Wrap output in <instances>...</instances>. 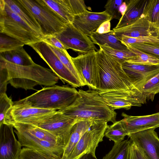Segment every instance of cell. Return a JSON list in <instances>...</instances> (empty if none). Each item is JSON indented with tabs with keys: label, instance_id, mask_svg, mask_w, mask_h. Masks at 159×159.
Returning <instances> with one entry per match:
<instances>
[{
	"label": "cell",
	"instance_id": "d6986e66",
	"mask_svg": "<svg viewBox=\"0 0 159 159\" xmlns=\"http://www.w3.org/2000/svg\"><path fill=\"white\" fill-rule=\"evenodd\" d=\"M111 32L120 40L125 36L135 38L156 35L145 16L141 17L129 25L118 29L114 28Z\"/></svg>",
	"mask_w": 159,
	"mask_h": 159
},
{
	"label": "cell",
	"instance_id": "603a6c76",
	"mask_svg": "<svg viewBox=\"0 0 159 159\" xmlns=\"http://www.w3.org/2000/svg\"><path fill=\"white\" fill-rule=\"evenodd\" d=\"M0 59L18 65L28 66L35 63L23 47L0 52Z\"/></svg>",
	"mask_w": 159,
	"mask_h": 159
},
{
	"label": "cell",
	"instance_id": "9a60e30c",
	"mask_svg": "<svg viewBox=\"0 0 159 159\" xmlns=\"http://www.w3.org/2000/svg\"><path fill=\"white\" fill-rule=\"evenodd\" d=\"M121 66L134 86L141 92L146 83L159 73V65H141L125 62L121 64Z\"/></svg>",
	"mask_w": 159,
	"mask_h": 159
},
{
	"label": "cell",
	"instance_id": "f546056e",
	"mask_svg": "<svg viewBox=\"0 0 159 159\" xmlns=\"http://www.w3.org/2000/svg\"><path fill=\"white\" fill-rule=\"evenodd\" d=\"M131 141L128 139L114 143L111 150L102 159H129Z\"/></svg>",
	"mask_w": 159,
	"mask_h": 159
},
{
	"label": "cell",
	"instance_id": "ab89813d",
	"mask_svg": "<svg viewBox=\"0 0 159 159\" xmlns=\"http://www.w3.org/2000/svg\"><path fill=\"white\" fill-rule=\"evenodd\" d=\"M129 44L142 51L152 55L159 59V45L143 43Z\"/></svg>",
	"mask_w": 159,
	"mask_h": 159
},
{
	"label": "cell",
	"instance_id": "5b68a950",
	"mask_svg": "<svg viewBox=\"0 0 159 159\" xmlns=\"http://www.w3.org/2000/svg\"><path fill=\"white\" fill-rule=\"evenodd\" d=\"M0 33L13 37L28 45L43 38L28 25L6 3L0 0Z\"/></svg>",
	"mask_w": 159,
	"mask_h": 159
},
{
	"label": "cell",
	"instance_id": "cb8c5ba5",
	"mask_svg": "<svg viewBox=\"0 0 159 159\" xmlns=\"http://www.w3.org/2000/svg\"><path fill=\"white\" fill-rule=\"evenodd\" d=\"M106 104L112 110L124 109L128 110L133 106V104L115 91H98Z\"/></svg>",
	"mask_w": 159,
	"mask_h": 159
},
{
	"label": "cell",
	"instance_id": "44dd1931",
	"mask_svg": "<svg viewBox=\"0 0 159 159\" xmlns=\"http://www.w3.org/2000/svg\"><path fill=\"white\" fill-rule=\"evenodd\" d=\"M93 121H80L73 126L68 143L61 159H69L76 146L84 134L92 124Z\"/></svg>",
	"mask_w": 159,
	"mask_h": 159
},
{
	"label": "cell",
	"instance_id": "f1b7e54d",
	"mask_svg": "<svg viewBox=\"0 0 159 159\" xmlns=\"http://www.w3.org/2000/svg\"><path fill=\"white\" fill-rule=\"evenodd\" d=\"M135 55L133 58L125 62L134 64L144 65H159V59L156 57L142 51L130 44L125 45Z\"/></svg>",
	"mask_w": 159,
	"mask_h": 159
},
{
	"label": "cell",
	"instance_id": "8992f818",
	"mask_svg": "<svg viewBox=\"0 0 159 159\" xmlns=\"http://www.w3.org/2000/svg\"><path fill=\"white\" fill-rule=\"evenodd\" d=\"M34 17L44 37L55 36L67 23L52 9L43 0H20Z\"/></svg>",
	"mask_w": 159,
	"mask_h": 159
},
{
	"label": "cell",
	"instance_id": "ba28073f",
	"mask_svg": "<svg viewBox=\"0 0 159 159\" xmlns=\"http://www.w3.org/2000/svg\"><path fill=\"white\" fill-rule=\"evenodd\" d=\"M77 122L59 111H57L32 125L51 133L57 138L59 144L66 148L70 137L72 129Z\"/></svg>",
	"mask_w": 159,
	"mask_h": 159
},
{
	"label": "cell",
	"instance_id": "8fae6325",
	"mask_svg": "<svg viewBox=\"0 0 159 159\" xmlns=\"http://www.w3.org/2000/svg\"><path fill=\"white\" fill-rule=\"evenodd\" d=\"M68 49L80 55L98 50L88 36L76 28L72 23H67L64 29L55 36Z\"/></svg>",
	"mask_w": 159,
	"mask_h": 159
},
{
	"label": "cell",
	"instance_id": "7c38bea8",
	"mask_svg": "<svg viewBox=\"0 0 159 159\" xmlns=\"http://www.w3.org/2000/svg\"><path fill=\"white\" fill-rule=\"evenodd\" d=\"M70 59L84 85L88 86L89 89L96 90L95 80L98 69L97 51L79 55L75 57L70 56Z\"/></svg>",
	"mask_w": 159,
	"mask_h": 159
},
{
	"label": "cell",
	"instance_id": "1f68e13d",
	"mask_svg": "<svg viewBox=\"0 0 159 159\" xmlns=\"http://www.w3.org/2000/svg\"><path fill=\"white\" fill-rule=\"evenodd\" d=\"M48 45L63 64L84 85V86H85L80 76L72 63L70 59V56L67 50L60 49L51 45L48 44Z\"/></svg>",
	"mask_w": 159,
	"mask_h": 159
},
{
	"label": "cell",
	"instance_id": "52a82bcc",
	"mask_svg": "<svg viewBox=\"0 0 159 159\" xmlns=\"http://www.w3.org/2000/svg\"><path fill=\"white\" fill-rule=\"evenodd\" d=\"M28 45L35 50L64 84L66 83L75 88L84 86L63 64L45 42L41 40Z\"/></svg>",
	"mask_w": 159,
	"mask_h": 159
},
{
	"label": "cell",
	"instance_id": "b9f144b4",
	"mask_svg": "<svg viewBox=\"0 0 159 159\" xmlns=\"http://www.w3.org/2000/svg\"><path fill=\"white\" fill-rule=\"evenodd\" d=\"M129 159H148L143 151L131 141L129 149Z\"/></svg>",
	"mask_w": 159,
	"mask_h": 159
},
{
	"label": "cell",
	"instance_id": "7a4b0ae2",
	"mask_svg": "<svg viewBox=\"0 0 159 159\" xmlns=\"http://www.w3.org/2000/svg\"><path fill=\"white\" fill-rule=\"evenodd\" d=\"M98 69L95 80L98 91H119L131 94L143 103L146 99L133 84L121 64L100 48L97 51Z\"/></svg>",
	"mask_w": 159,
	"mask_h": 159
},
{
	"label": "cell",
	"instance_id": "83f0119b",
	"mask_svg": "<svg viewBox=\"0 0 159 159\" xmlns=\"http://www.w3.org/2000/svg\"><path fill=\"white\" fill-rule=\"evenodd\" d=\"M143 14L155 34L159 29V0H147Z\"/></svg>",
	"mask_w": 159,
	"mask_h": 159
},
{
	"label": "cell",
	"instance_id": "7dc6e473",
	"mask_svg": "<svg viewBox=\"0 0 159 159\" xmlns=\"http://www.w3.org/2000/svg\"><path fill=\"white\" fill-rule=\"evenodd\" d=\"M155 34L159 37V29L156 32Z\"/></svg>",
	"mask_w": 159,
	"mask_h": 159
},
{
	"label": "cell",
	"instance_id": "74e56055",
	"mask_svg": "<svg viewBox=\"0 0 159 159\" xmlns=\"http://www.w3.org/2000/svg\"><path fill=\"white\" fill-rule=\"evenodd\" d=\"M19 159H57L36 150L26 147L21 150Z\"/></svg>",
	"mask_w": 159,
	"mask_h": 159
},
{
	"label": "cell",
	"instance_id": "d4e9b609",
	"mask_svg": "<svg viewBox=\"0 0 159 159\" xmlns=\"http://www.w3.org/2000/svg\"><path fill=\"white\" fill-rule=\"evenodd\" d=\"M12 125L15 129L25 131L39 139L60 144L56 136L40 128L31 125L20 123H15Z\"/></svg>",
	"mask_w": 159,
	"mask_h": 159
},
{
	"label": "cell",
	"instance_id": "bcb514c9",
	"mask_svg": "<svg viewBox=\"0 0 159 159\" xmlns=\"http://www.w3.org/2000/svg\"><path fill=\"white\" fill-rule=\"evenodd\" d=\"M79 159H98L95 154H92L91 153H88L86 154Z\"/></svg>",
	"mask_w": 159,
	"mask_h": 159
},
{
	"label": "cell",
	"instance_id": "ac0fdd59",
	"mask_svg": "<svg viewBox=\"0 0 159 159\" xmlns=\"http://www.w3.org/2000/svg\"><path fill=\"white\" fill-rule=\"evenodd\" d=\"M120 120L127 136L139 131L159 127V112L152 114L134 116L123 112Z\"/></svg>",
	"mask_w": 159,
	"mask_h": 159
},
{
	"label": "cell",
	"instance_id": "484cf974",
	"mask_svg": "<svg viewBox=\"0 0 159 159\" xmlns=\"http://www.w3.org/2000/svg\"><path fill=\"white\" fill-rule=\"evenodd\" d=\"M54 12L67 23H72L74 15L68 0H43Z\"/></svg>",
	"mask_w": 159,
	"mask_h": 159
},
{
	"label": "cell",
	"instance_id": "60d3db41",
	"mask_svg": "<svg viewBox=\"0 0 159 159\" xmlns=\"http://www.w3.org/2000/svg\"><path fill=\"white\" fill-rule=\"evenodd\" d=\"M71 10L75 15H77L88 11V7L84 0H68Z\"/></svg>",
	"mask_w": 159,
	"mask_h": 159
},
{
	"label": "cell",
	"instance_id": "f35d334b",
	"mask_svg": "<svg viewBox=\"0 0 159 159\" xmlns=\"http://www.w3.org/2000/svg\"><path fill=\"white\" fill-rule=\"evenodd\" d=\"M13 104L11 99L6 93L0 95V126L4 124L6 115Z\"/></svg>",
	"mask_w": 159,
	"mask_h": 159
},
{
	"label": "cell",
	"instance_id": "4fadbf2b",
	"mask_svg": "<svg viewBox=\"0 0 159 159\" xmlns=\"http://www.w3.org/2000/svg\"><path fill=\"white\" fill-rule=\"evenodd\" d=\"M16 133L22 146L32 149L57 159H61L65 147L55 143L37 138L27 132L16 129Z\"/></svg>",
	"mask_w": 159,
	"mask_h": 159
},
{
	"label": "cell",
	"instance_id": "f6af8a7d",
	"mask_svg": "<svg viewBox=\"0 0 159 159\" xmlns=\"http://www.w3.org/2000/svg\"><path fill=\"white\" fill-rule=\"evenodd\" d=\"M127 9V5L126 0L123 1L120 6L119 8V11L122 17L125 13Z\"/></svg>",
	"mask_w": 159,
	"mask_h": 159
},
{
	"label": "cell",
	"instance_id": "d6a6232c",
	"mask_svg": "<svg viewBox=\"0 0 159 159\" xmlns=\"http://www.w3.org/2000/svg\"><path fill=\"white\" fill-rule=\"evenodd\" d=\"M99 46L107 54L121 64L135 56V54L128 49L126 50H117L112 48L107 44L100 45Z\"/></svg>",
	"mask_w": 159,
	"mask_h": 159
},
{
	"label": "cell",
	"instance_id": "277c9868",
	"mask_svg": "<svg viewBox=\"0 0 159 159\" xmlns=\"http://www.w3.org/2000/svg\"><path fill=\"white\" fill-rule=\"evenodd\" d=\"M78 94L75 88L54 85L44 87L16 102L34 107L58 111L72 104Z\"/></svg>",
	"mask_w": 159,
	"mask_h": 159
},
{
	"label": "cell",
	"instance_id": "836d02e7",
	"mask_svg": "<svg viewBox=\"0 0 159 159\" xmlns=\"http://www.w3.org/2000/svg\"><path fill=\"white\" fill-rule=\"evenodd\" d=\"M141 92L146 100L153 101L155 95L159 92V73L146 83Z\"/></svg>",
	"mask_w": 159,
	"mask_h": 159
},
{
	"label": "cell",
	"instance_id": "7402d4cb",
	"mask_svg": "<svg viewBox=\"0 0 159 159\" xmlns=\"http://www.w3.org/2000/svg\"><path fill=\"white\" fill-rule=\"evenodd\" d=\"M7 5L28 25L44 38L40 27L32 15L20 0H4Z\"/></svg>",
	"mask_w": 159,
	"mask_h": 159
},
{
	"label": "cell",
	"instance_id": "6da1fadb",
	"mask_svg": "<svg viewBox=\"0 0 159 159\" xmlns=\"http://www.w3.org/2000/svg\"><path fill=\"white\" fill-rule=\"evenodd\" d=\"M59 78L51 69L36 64L28 66L16 65L0 59V87L9 83L16 88L32 89L37 85L51 86Z\"/></svg>",
	"mask_w": 159,
	"mask_h": 159
},
{
	"label": "cell",
	"instance_id": "4dcf8cb0",
	"mask_svg": "<svg viewBox=\"0 0 159 159\" xmlns=\"http://www.w3.org/2000/svg\"><path fill=\"white\" fill-rule=\"evenodd\" d=\"M127 135L120 120L116 121L109 125L104 133V136L113 141L114 143L123 141L125 137Z\"/></svg>",
	"mask_w": 159,
	"mask_h": 159
},
{
	"label": "cell",
	"instance_id": "8d00e7d4",
	"mask_svg": "<svg viewBox=\"0 0 159 159\" xmlns=\"http://www.w3.org/2000/svg\"><path fill=\"white\" fill-rule=\"evenodd\" d=\"M123 2L122 0H109L107 2L104 6L105 11L110 16L111 20L113 19L120 20L121 17L119 8Z\"/></svg>",
	"mask_w": 159,
	"mask_h": 159
},
{
	"label": "cell",
	"instance_id": "ee69618b",
	"mask_svg": "<svg viewBox=\"0 0 159 159\" xmlns=\"http://www.w3.org/2000/svg\"><path fill=\"white\" fill-rule=\"evenodd\" d=\"M111 21L108 20L103 23L95 32L99 34H103L111 32Z\"/></svg>",
	"mask_w": 159,
	"mask_h": 159
},
{
	"label": "cell",
	"instance_id": "e575fe53",
	"mask_svg": "<svg viewBox=\"0 0 159 159\" xmlns=\"http://www.w3.org/2000/svg\"><path fill=\"white\" fill-rule=\"evenodd\" d=\"M0 34V52L14 50L25 45L16 38L3 33Z\"/></svg>",
	"mask_w": 159,
	"mask_h": 159
},
{
	"label": "cell",
	"instance_id": "d590c367",
	"mask_svg": "<svg viewBox=\"0 0 159 159\" xmlns=\"http://www.w3.org/2000/svg\"><path fill=\"white\" fill-rule=\"evenodd\" d=\"M120 40L125 45L135 43L159 45V37L156 35L139 37L135 38L125 36L121 38Z\"/></svg>",
	"mask_w": 159,
	"mask_h": 159
},
{
	"label": "cell",
	"instance_id": "3957f363",
	"mask_svg": "<svg viewBox=\"0 0 159 159\" xmlns=\"http://www.w3.org/2000/svg\"><path fill=\"white\" fill-rule=\"evenodd\" d=\"M58 111L78 121L102 120L113 123L116 121V112L106 104L96 90L79 89L74 102Z\"/></svg>",
	"mask_w": 159,
	"mask_h": 159
},
{
	"label": "cell",
	"instance_id": "5bb4252c",
	"mask_svg": "<svg viewBox=\"0 0 159 159\" xmlns=\"http://www.w3.org/2000/svg\"><path fill=\"white\" fill-rule=\"evenodd\" d=\"M128 136L148 159H159V138L155 129L139 131Z\"/></svg>",
	"mask_w": 159,
	"mask_h": 159
},
{
	"label": "cell",
	"instance_id": "30bf717a",
	"mask_svg": "<svg viewBox=\"0 0 159 159\" xmlns=\"http://www.w3.org/2000/svg\"><path fill=\"white\" fill-rule=\"evenodd\" d=\"M56 111L34 107L16 101L13 102L12 106L8 111L4 124L11 125L15 123L32 125Z\"/></svg>",
	"mask_w": 159,
	"mask_h": 159
},
{
	"label": "cell",
	"instance_id": "2e32d148",
	"mask_svg": "<svg viewBox=\"0 0 159 159\" xmlns=\"http://www.w3.org/2000/svg\"><path fill=\"white\" fill-rule=\"evenodd\" d=\"M13 126H0V159H19L22 146L16 139Z\"/></svg>",
	"mask_w": 159,
	"mask_h": 159
},
{
	"label": "cell",
	"instance_id": "7bdbcfd3",
	"mask_svg": "<svg viewBox=\"0 0 159 159\" xmlns=\"http://www.w3.org/2000/svg\"><path fill=\"white\" fill-rule=\"evenodd\" d=\"M43 41L48 44L57 48L66 50L68 49L67 48L54 36H45Z\"/></svg>",
	"mask_w": 159,
	"mask_h": 159
},
{
	"label": "cell",
	"instance_id": "ffe728a7",
	"mask_svg": "<svg viewBox=\"0 0 159 159\" xmlns=\"http://www.w3.org/2000/svg\"><path fill=\"white\" fill-rule=\"evenodd\" d=\"M147 0H126L127 10L115 29L121 28L131 24L142 17Z\"/></svg>",
	"mask_w": 159,
	"mask_h": 159
},
{
	"label": "cell",
	"instance_id": "e0dca14e",
	"mask_svg": "<svg viewBox=\"0 0 159 159\" xmlns=\"http://www.w3.org/2000/svg\"><path fill=\"white\" fill-rule=\"evenodd\" d=\"M110 20H111V17L105 11L99 12L88 11L75 15L72 23L76 28L89 37L103 23Z\"/></svg>",
	"mask_w": 159,
	"mask_h": 159
},
{
	"label": "cell",
	"instance_id": "9c48e42d",
	"mask_svg": "<svg viewBox=\"0 0 159 159\" xmlns=\"http://www.w3.org/2000/svg\"><path fill=\"white\" fill-rule=\"evenodd\" d=\"M107 122L102 120L93 121L76 146L69 159H79L83 155L95 151L100 142L103 141L105 132L108 127Z\"/></svg>",
	"mask_w": 159,
	"mask_h": 159
},
{
	"label": "cell",
	"instance_id": "4316f807",
	"mask_svg": "<svg viewBox=\"0 0 159 159\" xmlns=\"http://www.w3.org/2000/svg\"><path fill=\"white\" fill-rule=\"evenodd\" d=\"M111 32V31L103 34H99L94 32L89 37L94 44L98 46L107 44L115 49L121 50H128L126 47L122 44L116 36L112 34Z\"/></svg>",
	"mask_w": 159,
	"mask_h": 159
}]
</instances>
